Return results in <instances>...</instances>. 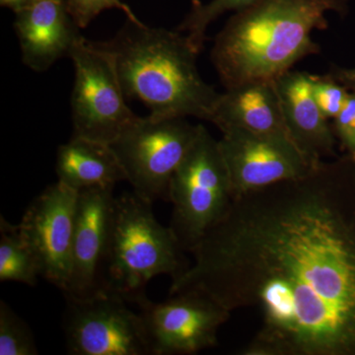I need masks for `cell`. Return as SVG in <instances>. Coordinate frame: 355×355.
Masks as SVG:
<instances>
[{"label":"cell","instance_id":"6da1fadb","mask_svg":"<svg viewBox=\"0 0 355 355\" xmlns=\"http://www.w3.org/2000/svg\"><path fill=\"white\" fill-rule=\"evenodd\" d=\"M169 295L258 312L242 355H355V158L233 198Z\"/></svg>","mask_w":355,"mask_h":355},{"label":"cell","instance_id":"7a4b0ae2","mask_svg":"<svg viewBox=\"0 0 355 355\" xmlns=\"http://www.w3.org/2000/svg\"><path fill=\"white\" fill-rule=\"evenodd\" d=\"M349 0H260L235 14L217 35L211 62L226 89L275 81L321 51L311 34L329 27L326 13L345 14Z\"/></svg>","mask_w":355,"mask_h":355},{"label":"cell","instance_id":"3957f363","mask_svg":"<svg viewBox=\"0 0 355 355\" xmlns=\"http://www.w3.org/2000/svg\"><path fill=\"white\" fill-rule=\"evenodd\" d=\"M103 44L114 55L125 97L144 103L153 116L211 121L220 93L200 76L198 53L186 36L128 20Z\"/></svg>","mask_w":355,"mask_h":355},{"label":"cell","instance_id":"277c9868","mask_svg":"<svg viewBox=\"0 0 355 355\" xmlns=\"http://www.w3.org/2000/svg\"><path fill=\"white\" fill-rule=\"evenodd\" d=\"M147 202L135 191L114 198L103 288L128 303L146 293V284L160 275L172 279L188 268L173 229L159 223Z\"/></svg>","mask_w":355,"mask_h":355},{"label":"cell","instance_id":"5b68a950","mask_svg":"<svg viewBox=\"0 0 355 355\" xmlns=\"http://www.w3.org/2000/svg\"><path fill=\"white\" fill-rule=\"evenodd\" d=\"M234 198L218 140L200 125L197 137L175 172L169 188L170 227L184 251L191 248L227 212Z\"/></svg>","mask_w":355,"mask_h":355},{"label":"cell","instance_id":"8992f818","mask_svg":"<svg viewBox=\"0 0 355 355\" xmlns=\"http://www.w3.org/2000/svg\"><path fill=\"white\" fill-rule=\"evenodd\" d=\"M200 125L183 116H137L109 144L140 198L169 200L170 183L197 137Z\"/></svg>","mask_w":355,"mask_h":355},{"label":"cell","instance_id":"52a82bcc","mask_svg":"<svg viewBox=\"0 0 355 355\" xmlns=\"http://www.w3.org/2000/svg\"><path fill=\"white\" fill-rule=\"evenodd\" d=\"M69 57L76 70L73 137L111 144L137 118L125 102L116 62L103 43L81 37Z\"/></svg>","mask_w":355,"mask_h":355},{"label":"cell","instance_id":"ba28073f","mask_svg":"<svg viewBox=\"0 0 355 355\" xmlns=\"http://www.w3.org/2000/svg\"><path fill=\"white\" fill-rule=\"evenodd\" d=\"M64 331L72 355L150 354L139 312L120 294L103 288L87 297H65Z\"/></svg>","mask_w":355,"mask_h":355},{"label":"cell","instance_id":"9c48e42d","mask_svg":"<svg viewBox=\"0 0 355 355\" xmlns=\"http://www.w3.org/2000/svg\"><path fill=\"white\" fill-rule=\"evenodd\" d=\"M151 355L196 354L217 345V335L231 313L197 292L170 295L155 303L146 293L135 299Z\"/></svg>","mask_w":355,"mask_h":355},{"label":"cell","instance_id":"30bf717a","mask_svg":"<svg viewBox=\"0 0 355 355\" xmlns=\"http://www.w3.org/2000/svg\"><path fill=\"white\" fill-rule=\"evenodd\" d=\"M79 191L57 182L28 207L19 226L41 268V277L65 291L71 275Z\"/></svg>","mask_w":355,"mask_h":355},{"label":"cell","instance_id":"8fae6325","mask_svg":"<svg viewBox=\"0 0 355 355\" xmlns=\"http://www.w3.org/2000/svg\"><path fill=\"white\" fill-rule=\"evenodd\" d=\"M221 132L219 147L234 198L303 176L313 166L286 137L257 135L238 128H223Z\"/></svg>","mask_w":355,"mask_h":355},{"label":"cell","instance_id":"7c38bea8","mask_svg":"<svg viewBox=\"0 0 355 355\" xmlns=\"http://www.w3.org/2000/svg\"><path fill=\"white\" fill-rule=\"evenodd\" d=\"M114 188L79 191L72 248V268L65 297L83 298L103 289V268L108 251Z\"/></svg>","mask_w":355,"mask_h":355},{"label":"cell","instance_id":"4fadbf2b","mask_svg":"<svg viewBox=\"0 0 355 355\" xmlns=\"http://www.w3.org/2000/svg\"><path fill=\"white\" fill-rule=\"evenodd\" d=\"M14 22L23 62L34 71L50 69L69 55L83 37L67 9V0H34L16 12Z\"/></svg>","mask_w":355,"mask_h":355},{"label":"cell","instance_id":"5bb4252c","mask_svg":"<svg viewBox=\"0 0 355 355\" xmlns=\"http://www.w3.org/2000/svg\"><path fill=\"white\" fill-rule=\"evenodd\" d=\"M287 132L310 163L336 156V137L312 95V74L289 71L275 80Z\"/></svg>","mask_w":355,"mask_h":355},{"label":"cell","instance_id":"9a60e30c","mask_svg":"<svg viewBox=\"0 0 355 355\" xmlns=\"http://www.w3.org/2000/svg\"><path fill=\"white\" fill-rule=\"evenodd\" d=\"M210 121L220 130L238 128L291 139L275 81H253L226 89L219 95Z\"/></svg>","mask_w":355,"mask_h":355},{"label":"cell","instance_id":"2e32d148","mask_svg":"<svg viewBox=\"0 0 355 355\" xmlns=\"http://www.w3.org/2000/svg\"><path fill=\"white\" fill-rule=\"evenodd\" d=\"M58 182L77 191L114 187L125 175L108 144L73 137L58 151Z\"/></svg>","mask_w":355,"mask_h":355},{"label":"cell","instance_id":"e0dca14e","mask_svg":"<svg viewBox=\"0 0 355 355\" xmlns=\"http://www.w3.org/2000/svg\"><path fill=\"white\" fill-rule=\"evenodd\" d=\"M40 277L39 261L21 234L19 226L0 217V282L35 286Z\"/></svg>","mask_w":355,"mask_h":355},{"label":"cell","instance_id":"ac0fdd59","mask_svg":"<svg viewBox=\"0 0 355 355\" xmlns=\"http://www.w3.org/2000/svg\"><path fill=\"white\" fill-rule=\"evenodd\" d=\"M259 1L260 0H211L209 3L202 4L198 0H193L191 12L177 28V31L186 32L187 39L200 53L207 40L205 32L210 23L214 22L223 13L228 11L240 12Z\"/></svg>","mask_w":355,"mask_h":355},{"label":"cell","instance_id":"d6986e66","mask_svg":"<svg viewBox=\"0 0 355 355\" xmlns=\"http://www.w3.org/2000/svg\"><path fill=\"white\" fill-rule=\"evenodd\" d=\"M31 329L6 302L0 301V355H37Z\"/></svg>","mask_w":355,"mask_h":355},{"label":"cell","instance_id":"ffe728a7","mask_svg":"<svg viewBox=\"0 0 355 355\" xmlns=\"http://www.w3.org/2000/svg\"><path fill=\"white\" fill-rule=\"evenodd\" d=\"M311 90L318 107L328 120L338 116L349 95V89L336 80L330 73L312 76Z\"/></svg>","mask_w":355,"mask_h":355},{"label":"cell","instance_id":"44dd1931","mask_svg":"<svg viewBox=\"0 0 355 355\" xmlns=\"http://www.w3.org/2000/svg\"><path fill=\"white\" fill-rule=\"evenodd\" d=\"M67 9L74 22L80 29L86 28L102 11L116 8L127 15L128 20L137 24L141 21L135 15L132 8L121 0H67Z\"/></svg>","mask_w":355,"mask_h":355},{"label":"cell","instance_id":"7402d4cb","mask_svg":"<svg viewBox=\"0 0 355 355\" xmlns=\"http://www.w3.org/2000/svg\"><path fill=\"white\" fill-rule=\"evenodd\" d=\"M333 132L343 150L355 158V90L349 92L342 111L334 118Z\"/></svg>","mask_w":355,"mask_h":355},{"label":"cell","instance_id":"603a6c76","mask_svg":"<svg viewBox=\"0 0 355 355\" xmlns=\"http://www.w3.org/2000/svg\"><path fill=\"white\" fill-rule=\"evenodd\" d=\"M330 74L345 87L355 90V67L350 69L334 67Z\"/></svg>","mask_w":355,"mask_h":355},{"label":"cell","instance_id":"cb8c5ba5","mask_svg":"<svg viewBox=\"0 0 355 355\" xmlns=\"http://www.w3.org/2000/svg\"><path fill=\"white\" fill-rule=\"evenodd\" d=\"M33 1L34 0H0V4L2 6L8 7L16 13L31 4Z\"/></svg>","mask_w":355,"mask_h":355}]
</instances>
